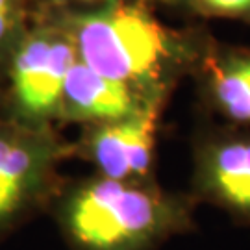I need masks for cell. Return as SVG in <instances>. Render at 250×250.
Listing matches in <instances>:
<instances>
[{"label": "cell", "mask_w": 250, "mask_h": 250, "mask_svg": "<svg viewBox=\"0 0 250 250\" xmlns=\"http://www.w3.org/2000/svg\"><path fill=\"white\" fill-rule=\"evenodd\" d=\"M50 206L71 250H156L193 224L191 200L161 191L152 180L97 174L62 184Z\"/></svg>", "instance_id": "cell-1"}, {"label": "cell", "mask_w": 250, "mask_h": 250, "mask_svg": "<svg viewBox=\"0 0 250 250\" xmlns=\"http://www.w3.org/2000/svg\"><path fill=\"white\" fill-rule=\"evenodd\" d=\"M48 21L69 34L82 63L135 91L160 80L172 58L165 30L134 6L113 2L93 11L54 15Z\"/></svg>", "instance_id": "cell-2"}, {"label": "cell", "mask_w": 250, "mask_h": 250, "mask_svg": "<svg viewBox=\"0 0 250 250\" xmlns=\"http://www.w3.org/2000/svg\"><path fill=\"white\" fill-rule=\"evenodd\" d=\"M76 60L71 37L58 22L34 21L4 65L0 117L54 128L56 121H63V89Z\"/></svg>", "instance_id": "cell-3"}, {"label": "cell", "mask_w": 250, "mask_h": 250, "mask_svg": "<svg viewBox=\"0 0 250 250\" xmlns=\"http://www.w3.org/2000/svg\"><path fill=\"white\" fill-rule=\"evenodd\" d=\"M71 150L54 128L0 117V241L52 204L62 188L58 167Z\"/></svg>", "instance_id": "cell-4"}, {"label": "cell", "mask_w": 250, "mask_h": 250, "mask_svg": "<svg viewBox=\"0 0 250 250\" xmlns=\"http://www.w3.org/2000/svg\"><path fill=\"white\" fill-rule=\"evenodd\" d=\"M158 139V106L150 104L137 115L93 126L82 150L97 167L99 176L123 182L150 180Z\"/></svg>", "instance_id": "cell-5"}, {"label": "cell", "mask_w": 250, "mask_h": 250, "mask_svg": "<svg viewBox=\"0 0 250 250\" xmlns=\"http://www.w3.org/2000/svg\"><path fill=\"white\" fill-rule=\"evenodd\" d=\"M193 184L198 198L250 224V135L219 137L200 145Z\"/></svg>", "instance_id": "cell-6"}, {"label": "cell", "mask_w": 250, "mask_h": 250, "mask_svg": "<svg viewBox=\"0 0 250 250\" xmlns=\"http://www.w3.org/2000/svg\"><path fill=\"white\" fill-rule=\"evenodd\" d=\"M154 102H145L134 87L102 76L76 60L63 89V119L93 126L137 115Z\"/></svg>", "instance_id": "cell-7"}, {"label": "cell", "mask_w": 250, "mask_h": 250, "mask_svg": "<svg viewBox=\"0 0 250 250\" xmlns=\"http://www.w3.org/2000/svg\"><path fill=\"white\" fill-rule=\"evenodd\" d=\"M215 100L226 115L250 125V56H233L211 67Z\"/></svg>", "instance_id": "cell-8"}, {"label": "cell", "mask_w": 250, "mask_h": 250, "mask_svg": "<svg viewBox=\"0 0 250 250\" xmlns=\"http://www.w3.org/2000/svg\"><path fill=\"white\" fill-rule=\"evenodd\" d=\"M30 0H0V72L32 21Z\"/></svg>", "instance_id": "cell-9"}, {"label": "cell", "mask_w": 250, "mask_h": 250, "mask_svg": "<svg viewBox=\"0 0 250 250\" xmlns=\"http://www.w3.org/2000/svg\"><path fill=\"white\" fill-rule=\"evenodd\" d=\"M113 2H121V0H30V8H32V15L41 11L39 19H48L54 15H62V13H71L74 11V8H80L83 4L102 8Z\"/></svg>", "instance_id": "cell-10"}, {"label": "cell", "mask_w": 250, "mask_h": 250, "mask_svg": "<svg viewBox=\"0 0 250 250\" xmlns=\"http://www.w3.org/2000/svg\"><path fill=\"white\" fill-rule=\"evenodd\" d=\"M206 8L226 15H250V0H200Z\"/></svg>", "instance_id": "cell-11"}, {"label": "cell", "mask_w": 250, "mask_h": 250, "mask_svg": "<svg viewBox=\"0 0 250 250\" xmlns=\"http://www.w3.org/2000/svg\"><path fill=\"white\" fill-rule=\"evenodd\" d=\"M0 107H2V72H0Z\"/></svg>", "instance_id": "cell-12"}]
</instances>
